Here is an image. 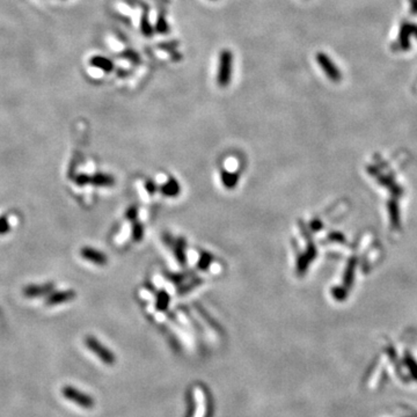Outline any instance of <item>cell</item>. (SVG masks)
Returning <instances> with one entry per match:
<instances>
[{"label": "cell", "mask_w": 417, "mask_h": 417, "mask_svg": "<svg viewBox=\"0 0 417 417\" xmlns=\"http://www.w3.org/2000/svg\"><path fill=\"white\" fill-rule=\"evenodd\" d=\"M233 73V54L225 49L219 55L217 83L221 87H227Z\"/></svg>", "instance_id": "1"}, {"label": "cell", "mask_w": 417, "mask_h": 417, "mask_svg": "<svg viewBox=\"0 0 417 417\" xmlns=\"http://www.w3.org/2000/svg\"><path fill=\"white\" fill-rule=\"evenodd\" d=\"M318 59H319V63L321 64V66L323 67V70H326V72H327L329 74V76H331V77H335L336 74H337V72H336V70L333 69L331 61L328 60L327 57L323 56V55H319Z\"/></svg>", "instance_id": "4"}, {"label": "cell", "mask_w": 417, "mask_h": 417, "mask_svg": "<svg viewBox=\"0 0 417 417\" xmlns=\"http://www.w3.org/2000/svg\"><path fill=\"white\" fill-rule=\"evenodd\" d=\"M95 60H99V63L96 64H98L99 67H102L103 70L111 71L112 69V63L109 59H107V58H96Z\"/></svg>", "instance_id": "5"}, {"label": "cell", "mask_w": 417, "mask_h": 417, "mask_svg": "<svg viewBox=\"0 0 417 417\" xmlns=\"http://www.w3.org/2000/svg\"><path fill=\"white\" fill-rule=\"evenodd\" d=\"M61 394H63V396L65 397L66 400L71 401V402H74L76 405L83 407V408L89 409L94 406V401H93L92 397L88 396L85 393L80 392V390L74 389L72 386L63 387V389H61Z\"/></svg>", "instance_id": "2"}, {"label": "cell", "mask_w": 417, "mask_h": 417, "mask_svg": "<svg viewBox=\"0 0 417 417\" xmlns=\"http://www.w3.org/2000/svg\"><path fill=\"white\" fill-rule=\"evenodd\" d=\"M87 344H88V347L90 350L93 352H95L98 356L101 358V360L105 361L107 364H112L114 363V357H112V355L109 352L107 349H105L103 347H101L98 342L95 341V339L89 338L88 342H87Z\"/></svg>", "instance_id": "3"}]
</instances>
